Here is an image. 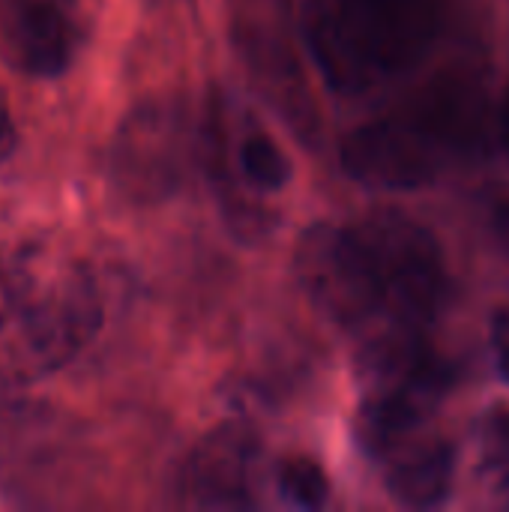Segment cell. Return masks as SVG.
<instances>
[{
	"mask_svg": "<svg viewBox=\"0 0 509 512\" xmlns=\"http://www.w3.org/2000/svg\"><path fill=\"white\" fill-rule=\"evenodd\" d=\"M489 105L477 78L444 75L357 126L342 141V168L369 189L408 192L468 168L486 147Z\"/></svg>",
	"mask_w": 509,
	"mask_h": 512,
	"instance_id": "obj_1",
	"label": "cell"
},
{
	"mask_svg": "<svg viewBox=\"0 0 509 512\" xmlns=\"http://www.w3.org/2000/svg\"><path fill=\"white\" fill-rule=\"evenodd\" d=\"M102 321V291L84 264L42 246L0 252V390L66 369Z\"/></svg>",
	"mask_w": 509,
	"mask_h": 512,
	"instance_id": "obj_2",
	"label": "cell"
},
{
	"mask_svg": "<svg viewBox=\"0 0 509 512\" xmlns=\"http://www.w3.org/2000/svg\"><path fill=\"white\" fill-rule=\"evenodd\" d=\"M444 24V0H300V36L324 84L363 96L417 66Z\"/></svg>",
	"mask_w": 509,
	"mask_h": 512,
	"instance_id": "obj_3",
	"label": "cell"
},
{
	"mask_svg": "<svg viewBox=\"0 0 509 512\" xmlns=\"http://www.w3.org/2000/svg\"><path fill=\"white\" fill-rule=\"evenodd\" d=\"M360 438L372 453L396 450L444 402L453 366L426 342L423 330H378L360 360Z\"/></svg>",
	"mask_w": 509,
	"mask_h": 512,
	"instance_id": "obj_4",
	"label": "cell"
},
{
	"mask_svg": "<svg viewBox=\"0 0 509 512\" xmlns=\"http://www.w3.org/2000/svg\"><path fill=\"white\" fill-rule=\"evenodd\" d=\"M294 273L309 303L342 330L378 333L384 327V291L375 258L357 225L318 222L294 249Z\"/></svg>",
	"mask_w": 509,
	"mask_h": 512,
	"instance_id": "obj_5",
	"label": "cell"
},
{
	"mask_svg": "<svg viewBox=\"0 0 509 512\" xmlns=\"http://www.w3.org/2000/svg\"><path fill=\"white\" fill-rule=\"evenodd\" d=\"M357 228L384 291L381 330H426L447 297V264L432 231L396 210H381Z\"/></svg>",
	"mask_w": 509,
	"mask_h": 512,
	"instance_id": "obj_6",
	"label": "cell"
},
{
	"mask_svg": "<svg viewBox=\"0 0 509 512\" xmlns=\"http://www.w3.org/2000/svg\"><path fill=\"white\" fill-rule=\"evenodd\" d=\"M195 144L192 123L177 102H144L120 123L108 150V177L132 204H156L180 189Z\"/></svg>",
	"mask_w": 509,
	"mask_h": 512,
	"instance_id": "obj_7",
	"label": "cell"
},
{
	"mask_svg": "<svg viewBox=\"0 0 509 512\" xmlns=\"http://www.w3.org/2000/svg\"><path fill=\"white\" fill-rule=\"evenodd\" d=\"M99 0H0V60L30 78L63 75L87 45Z\"/></svg>",
	"mask_w": 509,
	"mask_h": 512,
	"instance_id": "obj_8",
	"label": "cell"
},
{
	"mask_svg": "<svg viewBox=\"0 0 509 512\" xmlns=\"http://www.w3.org/2000/svg\"><path fill=\"white\" fill-rule=\"evenodd\" d=\"M237 12V39L243 54L264 84L270 102L294 120L303 132L312 126V108L303 87V75L294 63V48L285 42V24L279 9L270 0H240Z\"/></svg>",
	"mask_w": 509,
	"mask_h": 512,
	"instance_id": "obj_9",
	"label": "cell"
},
{
	"mask_svg": "<svg viewBox=\"0 0 509 512\" xmlns=\"http://www.w3.org/2000/svg\"><path fill=\"white\" fill-rule=\"evenodd\" d=\"M258 441L246 426H222L210 432L189 456L180 492L198 510L252 507V471Z\"/></svg>",
	"mask_w": 509,
	"mask_h": 512,
	"instance_id": "obj_10",
	"label": "cell"
},
{
	"mask_svg": "<svg viewBox=\"0 0 509 512\" xmlns=\"http://www.w3.org/2000/svg\"><path fill=\"white\" fill-rule=\"evenodd\" d=\"M453 474H456L453 447L447 441H432L414 447L390 468L387 489L402 507L426 510V507H438L450 495Z\"/></svg>",
	"mask_w": 509,
	"mask_h": 512,
	"instance_id": "obj_11",
	"label": "cell"
},
{
	"mask_svg": "<svg viewBox=\"0 0 509 512\" xmlns=\"http://www.w3.org/2000/svg\"><path fill=\"white\" fill-rule=\"evenodd\" d=\"M276 489L279 495L294 504V507H303V510H318L324 507L327 495H330V483H327V474L318 462L312 459H288L279 465L276 471Z\"/></svg>",
	"mask_w": 509,
	"mask_h": 512,
	"instance_id": "obj_12",
	"label": "cell"
},
{
	"mask_svg": "<svg viewBox=\"0 0 509 512\" xmlns=\"http://www.w3.org/2000/svg\"><path fill=\"white\" fill-rule=\"evenodd\" d=\"M483 477L489 489L509 507V414L495 417L486 432Z\"/></svg>",
	"mask_w": 509,
	"mask_h": 512,
	"instance_id": "obj_13",
	"label": "cell"
},
{
	"mask_svg": "<svg viewBox=\"0 0 509 512\" xmlns=\"http://www.w3.org/2000/svg\"><path fill=\"white\" fill-rule=\"evenodd\" d=\"M18 144V129H15V114H12V105H9V96L6 90L0 87V162H6L12 156Z\"/></svg>",
	"mask_w": 509,
	"mask_h": 512,
	"instance_id": "obj_14",
	"label": "cell"
},
{
	"mask_svg": "<svg viewBox=\"0 0 509 512\" xmlns=\"http://www.w3.org/2000/svg\"><path fill=\"white\" fill-rule=\"evenodd\" d=\"M495 369L501 381L509 384V321H498V330H495Z\"/></svg>",
	"mask_w": 509,
	"mask_h": 512,
	"instance_id": "obj_15",
	"label": "cell"
},
{
	"mask_svg": "<svg viewBox=\"0 0 509 512\" xmlns=\"http://www.w3.org/2000/svg\"><path fill=\"white\" fill-rule=\"evenodd\" d=\"M492 231H495L501 249L509 255V198H504V201L495 207V213H492Z\"/></svg>",
	"mask_w": 509,
	"mask_h": 512,
	"instance_id": "obj_16",
	"label": "cell"
},
{
	"mask_svg": "<svg viewBox=\"0 0 509 512\" xmlns=\"http://www.w3.org/2000/svg\"><path fill=\"white\" fill-rule=\"evenodd\" d=\"M498 138H501V147L509 159V84L501 93V105H498Z\"/></svg>",
	"mask_w": 509,
	"mask_h": 512,
	"instance_id": "obj_17",
	"label": "cell"
}]
</instances>
